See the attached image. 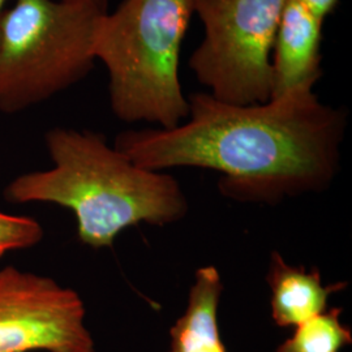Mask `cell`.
<instances>
[{"instance_id":"8fae6325","label":"cell","mask_w":352,"mask_h":352,"mask_svg":"<svg viewBox=\"0 0 352 352\" xmlns=\"http://www.w3.org/2000/svg\"><path fill=\"white\" fill-rule=\"evenodd\" d=\"M43 235V228L34 218L0 212V257L37 245Z\"/></svg>"},{"instance_id":"6da1fadb","label":"cell","mask_w":352,"mask_h":352,"mask_svg":"<svg viewBox=\"0 0 352 352\" xmlns=\"http://www.w3.org/2000/svg\"><path fill=\"white\" fill-rule=\"evenodd\" d=\"M188 122L126 131L115 148L142 168L200 167L222 173L219 192L235 201L276 204L327 189L337 175L347 113L296 89L256 104L188 97Z\"/></svg>"},{"instance_id":"30bf717a","label":"cell","mask_w":352,"mask_h":352,"mask_svg":"<svg viewBox=\"0 0 352 352\" xmlns=\"http://www.w3.org/2000/svg\"><path fill=\"white\" fill-rule=\"evenodd\" d=\"M342 308L327 309L295 327L276 352H340L352 343L351 329L340 321Z\"/></svg>"},{"instance_id":"277c9868","label":"cell","mask_w":352,"mask_h":352,"mask_svg":"<svg viewBox=\"0 0 352 352\" xmlns=\"http://www.w3.org/2000/svg\"><path fill=\"white\" fill-rule=\"evenodd\" d=\"M102 12L75 0H13L0 14V111L46 101L89 75Z\"/></svg>"},{"instance_id":"52a82bcc","label":"cell","mask_w":352,"mask_h":352,"mask_svg":"<svg viewBox=\"0 0 352 352\" xmlns=\"http://www.w3.org/2000/svg\"><path fill=\"white\" fill-rule=\"evenodd\" d=\"M324 23L299 0H287L272 52L273 91L270 100L296 89L315 88L322 76Z\"/></svg>"},{"instance_id":"7c38bea8","label":"cell","mask_w":352,"mask_h":352,"mask_svg":"<svg viewBox=\"0 0 352 352\" xmlns=\"http://www.w3.org/2000/svg\"><path fill=\"white\" fill-rule=\"evenodd\" d=\"M299 1L309 12L314 13L318 19L325 21L327 16L336 10L340 0H299Z\"/></svg>"},{"instance_id":"9c48e42d","label":"cell","mask_w":352,"mask_h":352,"mask_svg":"<svg viewBox=\"0 0 352 352\" xmlns=\"http://www.w3.org/2000/svg\"><path fill=\"white\" fill-rule=\"evenodd\" d=\"M222 292L223 283L214 266L196 272L187 308L170 329V351L227 352L218 325Z\"/></svg>"},{"instance_id":"5b68a950","label":"cell","mask_w":352,"mask_h":352,"mask_svg":"<svg viewBox=\"0 0 352 352\" xmlns=\"http://www.w3.org/2000/svg\"><path fill=\"white\" fill-rule=\"evenodd\" d=\"M287 0H195L204 39L189 68L210 96L232 104L270 101L272 52Z\"/></svg>"},{"instance_id":"ba28073f","label":"cell","mask_w":352,"mask_h":352,"mask_svg":"<svg viewBox=\"0 0 352 352\" xmlns=\"http://www.w3.org/2000/svg\"><path fill=\"white\" fill-rule=\"evenodd\" d=\"M266 280L272 291V318L279 327H296L327 311L333 294L347 287L346 282L324 285L318 269L305 270L272 253Z\"/></svg>"},{"instance_id":"3957f363","label":"cell","mask_w":352,"mask_h":352,"mask_svg":"<svg viewBox=\"0 0 352 352\" xmlns=\"http://www.w3.org/2000/svg\"><path fill=\"white\" fill-rule=\"evenodd\" d=\"M193 14L195 0H123L113 13L102 14L94 58L109 72L116 118L162 129L188 118L179 63Z\"/></svg>"},{"instance_id":"7a4b0ae2","label":"cell","mask_w":352,"mask_h":352,"mask_svg":"<svg viewBox=\"0 0 352 352\" xmlns=\"http://www.w3.org/2000/svg\"><path fill=\"white\" fill-rule=\"evenodd\" d=\"M45 141L54 167L17 176L4 197L12 204L50 202L69 209L82 244L111 247L128 227L168 225L188 212L173 176L131 162L102 135L54 128Z\"/></svg>"},{"instance_id":"8992f818","label":"cell","mask_w":352,"mask_h":352,"mask_svg":"<svg viewBox=\"0 0 352 352\" xmlns=\"http://www.w3.org/2000/svg\"><path fill=\"white\" fill-rule=\"evenodd\" d=\"M74 289L14 266L0 267V352H94Z\"/></svg>"},{"instance_id":"5bb4252c","label":"cell","mask_w":352,"mask_h":352,"mask_svg":"<svg viewBox=\"0 0 352 352\" xmlns=\"http://www.w3.org/2000/svg\"><path fill=\"white\" fill-rule=\"evenodd\" d=\"M7 1L8 0H0V14L4 11V8L7 7Z\"/></svg>"},{"instance_id":"4fadbf2b","label":"cell","mask_w":352,"mask_h":352,"mask_svg":"<svg viewBox=\"0 0 352 352\" xmlns=\"http://www.w3.org/2000/svg\"><path fill=\"white\" fill-rule=\"evenodd\" d=\"M75 1H82L90 4L96 8H98L102 12H107V7H109V0H75Z\"/></svg>"}]
</instances>
